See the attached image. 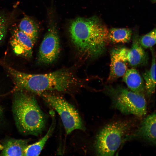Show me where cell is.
<instances>
[{"mask_svg":"<svg viewBox=\"0 0 156 156\" xmlns=\"http://www.w3.org/2000/svg\"><path fill=\"white\" fill-rule=\"evenodd\" d=\"M69 31L76 48L88 58L94 59L101 55L109 42V30L96 16L73 19Z\"/></svg>","mask_w":156,"mask_h":156,"instance_id":"1","label":"cell"},{"mask_svg":"<svg viewBox=\"0 0 156 156\" xmlns=\"http://www.w3.org/2000/svg\"><path fill=\"white\" fill-rule=\"evenodd\" d=\"M12 103L14 119L19 132L25 135L40 134L45 127L46 120L35 97L28 91L16 90Z\"/></svg>","mask_w":156,"mask_h":156,"instance_id":"2","label":"cell"},{"mask_svg":"<svg viewBox=\"0 0 156 156\" xmlns=\"http://www.w3.org/2000/svg\"><path fill=\"white\" fill-rule=\"evenodd\" d=\"M20 89L39 95L46 91H67L77 84L72 73L61 70L43 74H30L20 72L16 79Z\"/></svg>","mask_w":156,"mask_h":156,"instance_id":"3","label":"cell"},{"mask_svg":"<svg viewBox=\"0 0 156 156\" xmlns=\"http://www.w3.org/2000/svg\"><path fill=\"white\" fill-rule=\"evenodd\" d=\"M131 120H118L106 124L96 135L94 143L99 156L114 155L136 123Z\"/></svg>","mask_w":156,"mask_h":156,"instance_id":"4","label":"cell"},{"mask_svg":"<svg viewBox=\"0 0 156 156\" xmlns=\"http://www.w3.org/2000/svg\"><path fill=\"white\" fill-rule=\"evenodd\" d=\"M113 107L125 115L132 114L139 117L147 113V102L144 95L122 87L108 88Z\"/></svg>","mask_w":156,"mask_h":156,"instance_id":"5","label":"cell"},{"mask_svg":"<svg viewBox=\"0 0 156 156\" xmlns=\"http://www.w3.org/2000/svg\"><path fill=\"white\" fill-rule=\"evenodd\" d=\"M40 95L60 115L67 134L76 129L84 130L81 119L75 107L61 96L44 92Z\"/></svg>","mask_w":156,"mask_h":156,"instance_id":"6","label":"cell"},{"mask_svg":"<svg viewBox=\"0 0 156 156\" xmlns=\"http://www.w3.org/2000/svg\"><path fill=\"white\" fill-rule=\"evenodd\" d=\"M60 50V40L57 27L55 22L51 19L39 48L38 61L44 64L51 63L57 59Z\"/></svg>","mask_w":156,"mask_h":156,"instance_id":"7","label":"cell"},{"mask_svg":"<svg viewBox=\"0 0 156 156\" xmlns=\"http://www.w3.org/2000/svg\"><path fill=\"white\" fill-rule=\"evenodd\" d=\"M156 118L155 112L148 115L142 120L135 131L127 136L125 141L133 139H140L155 145Z\"/></svg>","mask_w":156,"mask_h":156,"instance_id":"8","label":"cell"},{"mask_svg":"<svg viewBox=\"0 0 156 156\" xmlns=\"http://www.w3.org/2000/svg\"><path fill=\"white\" fill-rule=\"evenodd\" d=\"M10 43L14 53L17 55L26 58L32 57L35 43L29 36L18 29L13 31Z\"/></svg>","mask_w":156,"mask_h":156,"instance_id":"9","label":"cell"},{"mask_svg":"<svg viewBox=\"0 0 156 156\" xmlns=\"http://www.w3.org/2000/svg\"><path fill=\"white\" fill-rule=\"evenodd\" d=\"M127 64L120 55L119 48L112 49L110 52V72L107 81L111 82L122 77L128 69Z\"/></svg>","mask_w":156,"mask_h":156,"instance_id":"10","label":"cell"},{"mask_svg":"<svg viewBox=\"0 0 156 156\" xmlns=\"http://www.w3.org/2000/svg\"><path fill=\"white\" fill-rule=\"evenodd\" d=\"M126 59L127 63L133 67L146 63L148 59L147 55L140 44L138 38L133 40L130 49L127 48Z\"/></svg>","mask_w":156,"mask_h":156,"instance_id":"11","label":"cell"},{"mask_svg":"<svg viewBox=\"0 0 156 156\" xmlns=\"http://www.w3.org/2000/svg\"><path fill=\"white\" fill-rule=\"evenodd\" d=\"M122 81L130 90L144 95L145 85L139 72L135 68L127 69L122 76Z\"/></svg>","mask_w":156,"mask_h":156,"instance_id":"12","label":"cell"},{"mask_svg":"<svg viewBox=\"0 0 156 156\" xmlns=\"http://www.w3.org/2000/svg\"><path fill=\"white\" fill-rule=\"evenodd\" d=\"M29 141L27 140L10 139L3 145L0 155L24 156V151Z\"/></svg>","mask_w":156,"mask_h":156,"instance_id":"13","label":"cell"},{"mask_svg":"<svg viewBox=\"0 0 156 156\" xmlns=\"http://www.w3.org/2000/svg\"><path fill=\"white\" fill-rule=\"evenodd\" d=\"M52 120L51 125L46 134L38 142L28 145L24 151V156H38L41 151L51 136L54 130L55 119L53 112H51Z\"/></svg>","mask_w":156,"mask_h":156,"instance_id":"14","label":"cell"},{"mask_svg":"<svg viewBox=\"0 0 156 156\" xmlns=\"http://www.w3.org/2000/svg\"><path fill=\"white\" fill-rule=\"evenodd\" d=\"M152 63L150 69L142 73L144 80L145 91L148 97L155 91L156 87V58L155 53L152 50Z\"/></svg>","mask_w":156,"mask_h":156,"instance_id":"15","label":"cell"},{"mask_svg":"<svg viewBox=\"0 0 156 156\" xmlns=\"http://www.w3.org/2000/svg\"><path fill=\"white\" fill-rule=\"evenodd\" d=\"M19 29L29 36L35 43L38 36L39 28L38 24L28 16L23 17L21 21Z\"/></svg>","mask_w":156,"mask_h":156,"instance_id":"16","label":"cell"},{"mask_svg":"<svg viewBox=\"0 0 156 156\" xmlns=\"http://www.w3.org/2000/svg\"><path fill=\"white\" fill-rule=\"evenodd\" d=\"M131 30L127 28H112L109 31V42L114 43H126L130 40Z\"/></svg>","mask_w":156,"mask_h":156,"instance_id":"17","label":"cell"},{"mask_svg":"<svg viewBox=\"0 0 156 156\" xmlns=\"http://www.w3.org/2000/svg\"><path fill=\"white\" fill-rule=\"evenodd\" d=\"M156 32L155 28L138 39L140 44L143 48H151L155 44Z\"/></svg>","mask_w":156,"mask_h":156,"instance_id":"18","label":"cell"},{"mask_svg":"<svg viewBox=\"0 0 156 156\" xmlns=\"http://www.w3.org/2000/svg\"><path fill=\"white\" fill-rule=\"evenodd\" d=\"M9 22L8 15L5 13L0 12V44L5 38Z\"/></svg>","mask_w":156,"mask_h":156,"instance_id":"19","label":"cell"},{"mask_svg":"<svg viewBox=\"0 0 156 156\" xmlns=\"http://www.w3.org/2000/svg\"><path fill=\"white\" fill-rule=\"evenodd\" d=\"M3 109L2 107L0 106V121L1 120L2 115H3Z\"/></svg>","mask_w":156,"mask_h":156,"instance_id":"20","label":"cell"},{"mask_svg":"<svg viewBox=\"0 0 156 156\" xmlns=\"http://www.w3.org/2000/svg\"><path fill=\"white\" fill-rule=\"evenodd\" d=\"M3 146L0 144V151L2 150L3 149Z\"/></svg>","mask_w":156,"mask_h":156,"instance_id":"21","label":"cell"}]
</instances>
